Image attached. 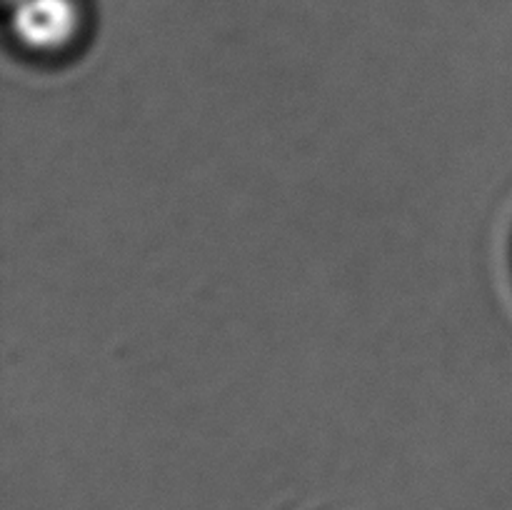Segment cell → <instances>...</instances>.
I'll return each instance as SVG.
<instances>
[{"label":"cell","instance_id":"obj_1","mask_svg":"<svg viewBox=\"0 0 512 510\" xmlns=\"http://www.w3.org/2000/svg\"><path fill=\"white\" fill-rule=\"evenodd\" d=\"M10 33L25 53H65L83 33L80 0H15L10 10Z\"/></svg>","mask_w":512,"mask_h":510}]
</instances>
